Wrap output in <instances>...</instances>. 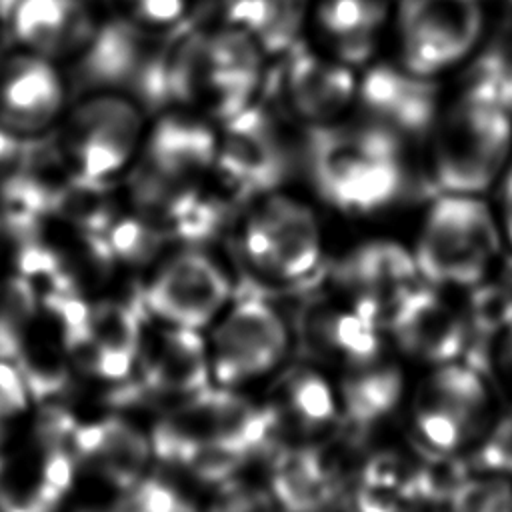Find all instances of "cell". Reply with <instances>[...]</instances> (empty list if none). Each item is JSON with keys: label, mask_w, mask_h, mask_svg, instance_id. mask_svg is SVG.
<instances>
[{"label": "cell", "mask_w": 512, "mask_h": 512, "mask_svg": "<svg viewBox=\"0 0 512 512\" xmlns=\"http://www.w3.org/2000/svg\"><path fill=\"white\" fill-rule=\"evenodd\" d=\"M472 472H490L512 478V410L494 418L478 444L462 456Z\"/></svg>", "instance_id": "obj_29"}, {"label": "cell", "mask_w": 512, "mask_h": 512, "mask_svg": "<svg viewBox=\"0 0 512 512\" xmlns=\"http://www.w3.org/2000/svg\"><path fill=\"white\" fill-rule=\"evenodd\" d=\"M362 100L396 132L422 134L434 120L436 88L420 78L378 66L362 82Z\"/></svg>", "instance_id": "obj_24"}, {"label": "cell", "mask_w": 512, "mask_h": 512, "mask_svg": "<svg viewBox=\"0 0 512 512\" xmlns=\"http://www.w3.org/2000/svg\"><path fill=\"white\" fill-rule=\"evenodd\" d=\"M276 440L262 400L210 384L166 408L150 430L154 460L206 484H228Z\"/></svg>", "instance_id": "obj_1"}, {"label": "cell", "mask_w": 512, "mask_h": 512, "mask_svg": "<svg viewBox=\"0 0 512 512\" xmlns=\"http://www.w3.org/2000/svg\"><path fill=\"white\" fill-rule=\"evenodd\" d=\"M372 32H352L340 36V54L348 62H362L372 52Z\"/></svg>", "instance_id": "obj_35"}, {"label": "cell", "mask_w": 512, "mask_h": 512, "mask_svg": "<svg viewBox=\"0 0 512 512\" xmlns=\"http://www.w3.org/2000/svg\"><path fill=\"white\" fill-rule=\"evenodd\" d=\"M20 146H22V140L14 138L12 134L0 128V174H4L12 166V162L20 152Z\"/></svg>", "instance_id": "obj_36"}, {"label": "cell", "mask_w": 512, "mask_h": 512, "mask_svg": "<svg viewBox=\"0 0 512 512\" xmlns=\"http://www.w3.org/2000/svg\"><path fill=\"white\" fill-rule=\"evenodd\" d=\"M136 14L146 22H170L182 14L184 0H132Z\"/></svg>", "instance_id": "obj_34"}, {"label": "cell", "mask_w": 512, "mask_h": 512, "mask_svg": "<svg viewBox=\"0 0 512 512\" xmlns=\"http://www.w3.org/2000/svg\"><path fill=\"white\" fill-rule=\"evenodd\" d=\"M228 200L252 202L284 180L286 152L272 120L258 108H244L228 118L214 162Z\"/></svg>", "instance_id": "obj_15"}, {"label": "cell", "mask_w": 512, "mask_h": 512, "mask_svg": "<svg viewBox=\"0 0 512 512\" xmlns=\"http://www.w3.org/2000/svg\"><path fill=\"white\" fill-rule=\"evenodd\" d=\"M506 2H510V6H512V0H506Z\"/></svg>", "instance_id": "obj_40"}, {"label": "cell", "mask_w": 512, "mask_h": 512, "mask_svg": "<svg viewBox=\"0 0 512 512\" xmlns=\"http://www.w3.org/2000/svg\"><path fill=\"white\" fill-rule=\"evenodd\" d=\"M70 452L76 464L90 466L120 494L148 474L154 460L150 432H142L122 416L78 426Z\"/></svg>", "instance_id": "obj_19"}, {"label": "cell", "mask_w": 512, "mask_h": 512, "mask_svg": "<svg viewBox=\"0 0 512 512\" xmlns=\"http://www.w3.org/2000/svg\"><path fill=\"white\" fill-rule=\"evenodd\" d=\"M442 504L444 512H512V478L470 470L454 480Z\"/></svg>", "instance_id": "obj_27"}, {"label": "cell", "mask_w": 512, "mask_h": 512, "mask_svg": "<svg viewBox=\"0 0 512 512\" xmlns=\"http://www.w3.org/2000/svg\"><path fill=\"white\" fill-rule=\"evenodd\" d=\"M504 104L508 110H512V70L506 78V84H504Z\"/></svg>", "instance_id": "obj_37"}, {"label": "cell", "mask_w": 512, "mask_h": 512, "mask_svg": "<svg viewBox=\"0 0 512 512\" xmlns=\"http://www.w3.org/2000/svg\"><path fill=\"white\" fill-rule=\"evenodd\" d=\"M386 14L382 0H326L320 8L322 24L338 34L372 32Z\"/></svg>", "instance_id": "obj_30"}, {"label": "cell", "mask_w": 512, "mask_h": 512, "mask_svg": "<svg viewBox=\"0 0 512 512\" xmlns=\"http://www.w3.org/2000/svg\"><path fill=\"white\" fill-rule=\"evenodd\" d=\"M140 112L114 90L86 92L56 126V144L74 176L108 182L130 162Z\"/></svg>", "instance_id": "obj_9"}, {"label": "cell", "mask_w": 512, "mask_h": 512, "mask_svg": "<svg viewBox=\"0 0 512 512\" xmlns=\"http://www.w3.org/2000/svg\"><path fill=\"white\" fill-rule=\"evenodd\" d=\"M410 250L422 282L468 292L500 270L508 248L498 212L480 194H438Z\"/></svg>", "instance_id": "obj_3"}, {"label": "cell", "mask_w": 512, "mask_h": 512, "mask_svg": "<svg viewBox=\"0 0 512 512\" xmlns=\"http://www.w3.org/2000/svg\"><path fill=\"white\" fill-rule=\"evenodd\" d=\"M306 0H272L270 16L258 38L266 50L278 52L290 48L298 34Z\"/></svg>", "instance_id": "obj_31"}, {"label": "cell", "mask_w": 512, "mask_h": 512, "mask_svg": "<svg viewBox=\"0 0 512 512\" xmlns=\"http://www.w3.org/2000/svg\"><path fill=\"white\" fill-rule=\"evenodd\" d=\"M68 98L70 80L60 64L16 46L0 56V128L14 138L54 132Z\"/></svg>", "instance_id": "obj_11"}, {"label": "cell", "mask_w": 512, "mask_h": 512, "mask_svg": "<svg viewBox=\"0 0 512 512\" xmlns=\"http://www.w3.org/2000/svg\"><path fill=\"white\" fill-rule=\"evenodd\" d=\"M408 382L398 360L382 354L362 366L338 372L336 392L342 422L370 430L406 404Z\"/></svg>", "instance_id": "obj_22"}, {"label": "cell", "mask_w": 512, "mask_h": 512, "mask_svg": "<svg viewBox=\"0 0 512 512\" xmlns=\"http://www.w3.org/2000/svg\"><path fill=\"white\" fill-rule=\"evenodd\" d=\"M234 250L248 276L278 288L308 282L326 256L314 208L280 192L250 202L236 226Z\"/></svg>", "instance_id": "obj_5"}, {"label": "cell", "mask_w": 512, "mask_h": 512, "mask_svg": "<svg viewBox=\"0 0 512 512\" xmlns=\"http://www.w3.org/2000/svg\"><path fill=\"white\" fill-rule=\"evenodd\" d=\"M278 84H284L296 112L316 120L334 116L350 100L354 88L348 70L322 64L304 50H292Z\"/></svg>", "instance_id": "obj_25"}, {"label": "cell", "mask_w": 512, "mask_h": 512, "mask_svg": "<svg viewBox=\"0 0 512 512\" xmlns=\"http://www.w3.org/2000/svg\"><path fill=\"white\" fill-rule=\"evenodd\" d=\"M234 296L226 264L198 244L162 254L136 292L150 322L198 332H206Z\"/></svg>", "instance_id": "obj_8"}, {"label": "cell", "mask_w": 512, "mask_h": 512, "mask_svg": "<svg viewBox=\"0 0 512 512\" xmlns=\"http://www.w3.org/2000/svg\"><path fill=\"white\" fill-rule=\"evenodd\" d=\"M28 388L22 380L18 366L8 360H0V414L6 418L16 416L26 408Z\"/></svg>", "instance_id": "obj_33"}, {"label": "cell", "mask_w": 512, "mask_h": 512, "mask_svg": "<svg viewBox=\"0 0 512 512\" xmlns=\"http://www.w3.org/2000/svg\"><path fill=\"white\" fill-rule=\"evenodd\" d=\"M120 512H202L198 504L164 474H144L114 504Z\"/></svg>", "instance_id": "obj_28"}, {"label": "cell", "mask_w": 512, "mask_h": 512, "mask_svg": "<svg viewBox=\"0 0 512 512\" xmlns=\"http://www.w3.org/2000/svg\"><path fill=\"white\" fill-rule=\"evenodd\" d=\"M410 244L374 236L348 248L330 270V290L352 300L382 326L396 306L418 286Z\"/></svg>", "instance_id": "obj_12"}, {"label": "cell", "mask_w": 512, "mask_h": 512, "mask_svg": "<svg viewBox=\"0 0 512 512\" xmlns=\"http://www.w3.org/2000/svg\"><path fill=\"white\" fill-rule=\"evenodd\" d=\"M210 384L206 334L146 318L136 370L124 384V400L148 398L170 408Z\"/></svg>", "instance_id": "obj_10"}, {"label": "cell", "mask_w": 512, "mask_h": 512, "mask_svg": "<svg viewBox=\"0 0 512 512\" xmlns=\"http://www.w3.org/2000/svg\"><path fill=\"white\" fill-rule=\"evenodd\" d=\"M298 332L310 362L324 370L344 372L386 354L384 326L330 288L306 306Z\"/></svg>", "instance_id": "obj_16"}, {"label": "cell", "mask_w": 512, "mask_h": 512, "mask_svg": "<svg viewBox=\"0 0 512 512\" xmlns=\"http://www.w3.org/2000/svg\"><path fill=\"white\" fill-rule=\"evenodd\" d=\"M0 224H2V216H0Z\"/></svg>", "instance_id": "obj_41"}, {"label": "cell", "mask_w": 512, "mask_h": 512, "mask_svg": "<svg viewBox=\"0 0 512 512\" xmlns=\"http://www.w3.org/2000/svg\"><path fill=\"white\" fill-rule=\"evenodd\" d=\"M158 42H152L134 22L112 20L96 26L92 38L70 64V86L82 92L132 86L142 64Z\"/></svg>", "instance_id": "obj_20"}, {"label": "cell", "mask_w": 512, "mask_h": 512, "mask_svg": "<svg viewBox=\"0 0 512 512\" xmlns=\"http://www.w3.org/2000/svg\"><path fill=\"white\" fill-rule=\"evenodd\" d=\"M262 404L276 440L312 444L326 438L340 422L336 382L314 362H286L266 382Z\"/></svg>", "instance_id": "obj_14"}, {"label": "cell", "mask_w": 512, "mask_h": 512, "mask_svg": "<svg viewBox=\"0 0 512 512\" xmlns=\"http://www.w3.org/2000/svg\"><path fill=\"white\" fill-rule=\"evenodd\" d=\"M404 406L416 446L434 458L466 456L498 416L484 372L464 360L426 368Z\"/></svg>", "instance_id": "obj_4"}, {"label": "cell", "mask_w": 512, "mask_h": 512, "mask_svg": "<svg viewBox=\"0 0 512 512\" xmlns=\"http://www.w3.org/2000/svg\"><path fill=\"white\" fill-rule=\"evenodd\" d=\"M16 364L28 392L36 400H50L62 394L70 384L68 354L44 336H34L28 330L22 336Z\"/></svg>", "instance_id": "obj_26"}, {"label": "cell", "mask_w": 512, "mask_h": 512, "mask_svg": "<svg viewBox=\"0 0 512 512\" xmlns=\"http://www.w3.org/2000/svg\"><path fill=\"white\" fill-rule=\"evenodd\" d=\"M400 28L410 70L432 74L474 46L482 30V12L476 0H404Z\"/></svg>", "instance_id": "obj_17"}, {"label": "cell", "mask_w": 512, "mask_h": 512, "mask_svg": "<svg viewBox=\"0 0 512 512\" xmlns=\"http://www.w3.org/2000/svg\"><path fill=\"white\" fill-rule=\"evenodd\" d=\"M8 420L4 414H0V446L8 440V434H10V426H8Z\"/></svg>", "instance_id": "obj_38"}, {"label": "cell", "mask_w": 512, "mask_h": 512, "mask_svg": "<svg viewBox=\"0 0 512 512\" xmlns=\"http://www.w3.org/2000/svg\"><path fill=\"white\" fill-rule=\"evenodd\" d=\"M510 148V110L502 102L464 94L438 130L432 186L438 194H482L504 172Z\"/></svg>", "instance_id": "obj_6"}, {"label": "cell", "mask_w": 512, "mask_h": 512, "mask_svg": "<svg viewBox=\"0 0 512 512\" xmlns=\"http://www.w3.org/2000/svg\"><path fill=\"white\" fill-rule=\"evenodd\" d=\"M84 512H120L116 506H112V508H108V510H84Z\"/></svg>", "instance_id": "obj_39"}, {"label": "cell", "mask_w": 512, "mask_h": 512, "mask_svg": "<svg viewBox=\"0 0 512 512\" xmlns=\"http://www.w3.org/2000/svg\"><path fill=\"white\" fill-rule=\"evenodd\" d=\"M76 428H78V424L68 410H64L62 406H56V404H46V406H42V410L36 418L34 434L44 452H50V450H68L70 452V442H72Z\"/></svg>", "instance_id": "obj_32"}, {"label": "cell", "mask_w": 512, "mask_h": 512, "mask_svg": "<svg viewBox=\"0 0 512 512\" xmlns=\"http://www.w3.org/2000/svg\"><path fill=\"white\" fill-rule=\"evenodd\" d=\"M204 334L212 384L228 390L264 384L288 362L294 342L280 310L256 294L234 296Z\"/></svg>", "instance_id": "obj_7"}, {"label": "cell", "mask_w": 512, "mask_h": 512, "mask_svg": "<svg viewBox=\"0 0 512 512\" xmlns=\"http://www.w3.org/2000/svg\"><path fill=\"white\" fill-rule=\"evenodd\" d=\"M310 180L318 196L346 216H372L398 200L406 184L394 128H314L306 140Z\"/></svg>", "instance_id": "obj_2"}, {"label": "cell", "mask_w": 512, "mask_h": 512, "mask_svg": "<svg viewBox=\"0 0 512 512\" xmlns=\"http://www.w3.org/2000/svg\"><path fill=\"white\" fill-rule=\"evenodd\" d=\"M96 26L88 0H18L10 16L14 46L60 66L80 54Z\"/></svg>", "instance_id": "obj_18"}, {"label": "cell", "mask_w": 512, "mask_h": 512, "mask_svg": "<svg viewBox=\"0 0 512 512\" xmlns=\"http://www.w3.org/2000/svg\"><path fill=\"white\" fill-rule=\"evenodd\" d=\"M390 346L424 368L462 360L472 340L466 308L456 306L446 290L418 284L384 324Z\"/></svg>", "instance_id": "obj_13"}, {"label": "cell", "mask_w": 512, "mask_h": 512, "mask_svg": "<svg viewBox=\"0 0 512 512\" xmlns=\"http://www.w3.org/2000/svg\"><path fill=\"white\" fill-rule=\"evenodd\" d=\"M336 462L312 444H286L268 474L266 494L278 512H316L338 492Z\"/></svg>", "instance_id": "obj_21"}, {"label": "cell", "mask_w": 512, "mask_h": 512, "mask_svg": "<svg viewBox=\"0 0 512 512\" xmlns=\"http://www.w3.org/2000/svg\"><path fill=\"white\" fill-rule=\"evenodd\" d=\"M218 144L208 126L184 120H162L144 150L140 166L176 182H196L214 168Z\"/></svg>", "instance_id": "obj_23"}]
</instances>
